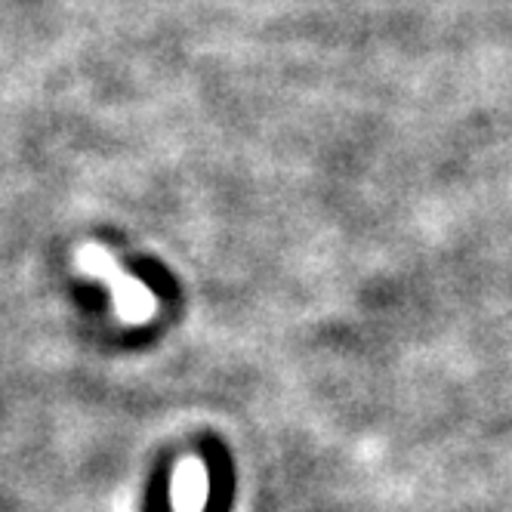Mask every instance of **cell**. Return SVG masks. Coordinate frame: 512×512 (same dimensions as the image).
<instances>
[{
    "instance_id": "cell-1",
    "label": "cell",
    "mask_w": 512,
    "mask_h": 512,
    "mask_svg": "<svg viewBox=\"0 0 512 512\" xmlns=\"http://www.w3.org/2000/svg\"><path fill=\"white\" fill-rule=\"evenodd\" d=\"M75 263H78V272H84V275H90V278H96V281L112 287V303H115L121 321L142 324V321H149L158 312V297L139 278L127 275L115 263V256L108 253L105 247L84 244L75 253Z\"/></svg>"
}]
</instances>
